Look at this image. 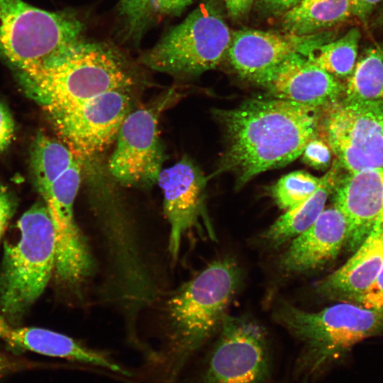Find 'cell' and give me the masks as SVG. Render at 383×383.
<instances>
[{
  "label": "cell",
  "instance_id": "obj_7",
  "mask_svg": "<svg viewBox=\"0 0 383 383\" xmlns=\"http://www.w3.org/2000/svg\"><path fill=\"white\" fill-rule=\"evenodd\" d=\"M216 342L177 383H267L272 357L266 331L254 318L225 315Z\"/></svg>",
  "mask_w": 383,
  "mask_h": 383
},
{
  "label": "cell",
  "instance_id": "obj_20",
  "mask_svg": "<svg viewBox=\"0 0 383 383\" xmlns=\"http://www.w3.org/2000/svg\"><path fill=\"white\" fill-rule=\"evenodd\" d=\"M193 0H119L118 34L124 42L136 44L161 21L180 16Z\"/></svg>",
  "mask_w": 383,
  "mask_h": 383
},
{
  "label": "cell",
  "instance_id": "obj_2",
  "mask_svg": "<svg viewBox=\"0 0 383 383\" xmlns=\"http://www.w3.org/2000/svg\"><path fill=\"white\" fill-rule=\"evenodd\" d=\"M28 94L48 113L101 93L133 89L138 75L116 46L84 38L48 61L19 70Z\"/></svg>",
  "mask_w": 383,
  "mask_h": 383
},
{
  "label": "cell",
  "instance_id": "obj_18",
  "mask_svg": "<svg viewBox=\"0 0 383 383\" xmlns=\"http://www.w3.org/2000/svg\"><path fill=\"white\" fill-rule=\"evenodd\" d=\"M383 266V225H377L340 268L315 286L323 298L355 303Z\"/></svg>",
  "mask_w": 383,
  "mask_h": 383
},
{
  "label": "cell",
  "instance_id": "obj_8",
  "mask_svg": "<svg viewBox=\"0 0 383 383\" xmlns=\"http://www.w3.org/2000/svg\"><path fill=\"white\" fill-rule=\"evenodd\" d=\"M77 160L41 194L52 221L56 249L54 278L62 289L80 296L96 265L88 243L78 226L74 203L82 177Z\"/></svg>",
  "mask_w": 383,
  "mask_h": 383
},
{
  "label": "cell",
  "instance_id": "obj_32",
  "mask_svg": "<svg viewBox=\"0 0 383 383\" xmlns=\"http://www.w3.org/2000/svg\"><path fill=\"white\" fill-rule=\"evenodd\" d=\"M259 6L267 13L282 15L301 0H257Z\"/></svg>",
  "mask_w": 383,
  "mask_h": 383
},
{
  "label": "cell",
  "instance_id": "obj_34",
  "mask_svg": "<svg viewBox=\"0 0 383 383\" xmlns=\"http://www.w3.org/2000/svg\"><path fill=\"white\" fill-rule=\"evenodd\" d=\"M374 24H375L378 27L383 28V1L380 4L377 13L375 16V18L373 21Z\"/></svg>",
  "mask_w": 383,
  "mask_h": 383
},
{
  "label": "cell",
  "instance_id": "obj_12",
  "mask_svg": "<svg viewBox=\"0 0 383 383\" xmlns=\"http://www.w3.org/2000/svg\"><path fill=\"white\" fill-rule=\"evenodd\" d=\"M330 35L325 32L283 35L244 28L232 33L227 56L240 77L266 86L290 57L295 54L305 56L316 46L331 40Z\"/></svg>",
  "mask_w": 383,
  "mask_h": 383
},
{
  "label": "cell",
  "instance_id": "obj_21",
  "mask_svg": "<svg viewBox=\"0 0 383 383\" xmlns=\"http://www.w3.org/2000/svg\"><path fill=\"white\" fill-rule=\"evenodd\" d=\"M349 0H301L282 15L287 33L311 35L336 26L352 16Z\"/></svg>",
  "mask_w": 383,
  "mask_h": 383
},
{
  "label": "cell",
  "instance_id": "obj_33",
  "mask_svg": "<svg viewBox=\"0 0 383 383\" xmlns=\"http://www.w3.org/2000/svg\"><path fill=\"white\" fill-rule=\"evenodd\" d=\"M255 0H223L228 13L232 18L244 16L250 9Z\"/></svg>",
  "mask_w": 383,
  "mask_h": 383
},
{
  "label": "cell",
  "instance_id": "obj_26",
  "mask_svg": "<svg viewBox=\"0 0 383 383\" xmlns=\"http://www.w3.org/2000/svg\"><path fill=\"white\" fill-rule=\"evenodd\" d=\"M301 155L302 160L309 166L324 170L329 167L331 150L327 143L316 136L307 143Z\"/></svg>",
  "mask_w": 383,
  "mask_h": 383
},
{
  "label": "cell",
  "instance_id": "obj_10",
  "mask_svg": "<svg viewBox=\"0 0 383 383\" xmlns=\"http://www.w3.org/2000/svg\"><path fill=\"white\" fill-rule=\"evenodd\" d=\"M323 130L338 165L355 172L383 167V101L345 100L326 110Z\"/></svg>",
  "mask_w": 383,
  "mask_h": 383
},
{
  "label": "cell",
  "instance_id": "obj_22",
  "mask_svg": "<svg viewBox=\"0 0 383 383\" xmlns=\"http://www.w3.org/2000/svg\"><path fill=\"white\" fill-rule=\"evenodd\" d=\"M77 159L61 140L39 133L33 141L30 165L34 184L41 195Z\"/></svg>",
  "mask_w": 383,
  "mask_h": 383
},
{
  "label": "cell",
  "instance_id": "obj_5",
  "mask_svg": "<svg viewBox=\"0 0 383 383\" xmlns=\"http://www.w3.org/2000/svg\"><path fill=\"white\" fill-rule=\"evenodd\" d=\"M232 33L214 6L204 3L140 57L154 71L178 79L217 67L227 56Z\"/></svg>",
  "mask_w": 383,
  "mask_h": 383
},
{
  "label": "cell",
  "instance_id": "obj_9",
  "mask_svg": "<svg viewBox=\"0 0 383 383\" xmlns=\"http://www.w3.org/2000/svg\"><path fill=\"white\" fill-rule=\"evenodd\" d=\"M131 91L110 90L48 114L61 141L82 165L96 158L116 141L123 121L133 110Z\"/></svg>",
  "mask_w": 383,
  "mask_h": 383
},
{
  "label": "cell",
  "instance_id": "obj_30",
  "mask_svg": "<svg viewBox=\"0 0 383 383\" xmlns=\"http://www.w3.org/2000/svg\"><path fill=\"white\" fill-rule=\"evenodd\" d=\"M14 135V121L9 110L0 102V152L11 144Z\"/></svg>",
  "mask_w": 383,
  "mask_h": 383
},
{
  "label": "cell",
  "instance_id": "obj_19",
  "mask_svg": "<svg viewBox=\"0 0 383 383\" xmlns=\"http://www.w3.org/2000/svg\"><path fill=\"white\" fill-rule=\"evenodd\" d=\"M337 160L322 177L316 191L301 204L277 218L264 233V238L273 245H280L295 238L309 227L324 210L327 199L333 192L338 181Z\"/></svg>",
  "mask_w": 383,
  "mask_h": 383
},
{
  "label": "cell",
  "instance_id": "obj_3",
  "mask_svg": "<svg viewBox=\"0 0 383 383\" xmlns=\"http://www.w3.org/2000/svg\"><path fill=\"white\" fill-rule=\"evenodd\" d=\"M275 318L299 343L294 375L314 383L340 362L352 348L383 328V312L341 301L310 312L283 302Z\"/></svg>",
  "mask_w": 383,
  "mask_h": 383
},
{
  "label": "cell",
  "instance_id": "obj_17",
  "mask_svg": "<svg viewBox=\"0 0 383 383\" xmlns=\"http://www.w3.org/2000/svg\"><path fill=\"white\" fill-rule=\"evenodd\" d=\"M1 339L13 349L26 350L99 367L131 380L135 375L109 353L90 348L79 340L51 330L13 326L8 323L4 327Z\"/></svg>",
  "mask_w": 383,
  "mask_h": 383
},
{
  "label": "cell",
  "instance_id": "obj_23",
  "mask_svg": "<svg viewBox=\"0 0 383 383\" xmlns=\"http://www.w3.org/2000/svg\"><path fill=\"white\" fill-rule=\"evenodd\" d=\"M345 100L383 101V41L367 47L344 86Z\"/></svg>",
  "mask_w": 383,
  "mask_h": 383
},
{
  "label": "cell",
  "instance_id": "obj_29",
  "mask_svg": "<svg viewBox=\"0 0 383 383\" xmlns=\"http://www.w3.org/2000/svg\"><path fill=\"white\" fill-rule=\"evenodd\" d=\"M16 204V199L11 193L0 186V240L15 213Z\"/></svg>",
  "mask_w": 383,
  "mask_h": 383
},
{
  "label": "cell",
  "instance_id": "obj_24",
  "mask_svg": "<svg viewBox=\"0 0 383 383\" xmlns=\"http://www.w3.org/2000/svg\"><path fill=\"white\" fill-rule=\"evenodd\" d=\"M360 37V30L352 28L340 38L312 48L305 56L334 77L347 79L353 72L357 60Z\"/></svg>",
  "mask_w": 383,
  "mask_h": 383
},
{
  "label": "cell",
  "instance_id": "obj_1",
  "mask_svg": "<svg viewBox=\"0 0 383 383\" xmlns=\"http://www.w3.org/2000/svg\"><path fill=\"white\" fill-rule=\"evenodd\" d=\"M322 111L273 97L216 109L226 140L216 174L232 172L238 188L263 172L291 163L318 136Z\"/></svg>",
  "mask_w": 383,
  "mask_h": 383
},
{
  "label": "cell",
  "instance_id": "obj_25",
  "mask_svg": "<svg viewBox=\"0 0 383 383\" xmlns=\"http://www.w3.org/2000/svg\"><path fill=\"white\" fill-rule=\"evenodd\" d=\"M321 182V177L305 171H294L281 177L270 188V193L276 204L287 211L309 199Z\"/></svg>",
  "mask_w": 383,
  "mask_h": 383
},
{
  "label": "cell",
  "instance_id": "obj_28",
  "mask_svg": "<svg viewBox=\"0 0 383 383\" xmlns=\"http://www.w3.org/2000/svg\"><path fill=\"white\" fill-rule=\"evenodd\" d=\"M41 364L13 356L0 350V378L6 375L40 367Z\"/></svg>",
  "mask_w": 383,
  "mask_h": 383
},
{
  "label": "cell",
  "instance_id": "obj_11",
  "mask_svg": "<svg viewBox=\"0 0 383 383\" xmlns=\"http://www.w3.org/2000/svg\"><path fill=\"white\" fill-rule=\"evenodd\" d=\"M168 101L132 110L123 121L109 171L126 187L148 188L157 184L165 160L158 131L159 116Z\"/></svg>",
  "mask_w": 383,
  "mask_h": 383
},
{
  "label": "cell",
  "instance_id": "obj_15",
  "mask_svg": "<svg viewBox=\"0 0 383 383\" xmlns=\"http://www.w3.org/2000/svg\"><path fill=\"white\" fill-rule=\"evenodd\" d=\"M348 221L335 206L325 209L313 224L295 237L279 259V267L289 274L318 269L339 253L345 245Z\"/></svg>",
  "mask_w": 383,
  "mask_h": 383
},
{
  "label": "cell",
  "instance_id": "obj_13",
  "mask_svg": "<svg viewBox=\"0 0 383 383\" xmlns=\"http://www.w3.org/2000/svg\"><path fill=\"white\" fill-rule=\"evenodd\" d=\"M206 179L188 156L162 169L157 183L163 194V210L170 226L168 251L179 257L183 238L199 224Z\"/></svg>",
  "mask_w": 383,
  "mask_h": 383
},
{
  "label": "cell",
  "instance_id": "obj_4",
  "mask_svg": "<svg viewBox=\"0 0 383 383\" xmlns=\"http://www.w3.org/2000/svg\"><path fill=\"white\" fill-rule=\"evenodd\" d=\"M20 238L4 243L0 266V312L13 326H21L54 275L55 240L45 202L39 201L18 221Z\"/></svg>",
  "mask_w": 383,
  "mask_h": 383
},
{
  "label": "cell",
  "instance_id": "obj_16",
  "mask_svg": "<svg viewBox=\"0 0 383 383\" xmlns=\"http://www.w3.org/2000/svg\"><path fill=\"white\" fill-rule=\"evenodd\" d=\"M265 87L273 98L323 111L339 101L344 89L337 78L301 54L285 61Z\"/></svg>",
  "mask_w": 383,
  "mask_h": 383
},
{
  "label": "cell",
  "instance_id": "obj_27",
  "mask_svg": "<svg viewBox=\"0 0 383 383\" xmlns=\"http://www.w3.org/2000/svg\"><path fill=\"white\" fill-rule=\"evenodd\" d=\"M355 304L367 309L383 312V266L372 286Z\"/></svg>",
  "mask_w": 383,
  "mask_h": 383
},
{
  "label": "cell",
  "instance_id": "obj_6",
  "mask_svg": "<svg viewBox=\"0 0 383 383\" xmlns=\"http://www.w3.org/2000/svg\"><path fill=\"white\" fill-rule=\"evenodd\" d=\"M84 30L73 13L0 0V57L18 70L52 59L84 38Z\"/></svg>",
  "mask_w": 383,
  "mask_h": 383
},
{
  "label": "cell",
  "instance_id": "obj_31",
  "mask_svg": "<svg viewBox=\"0 0 383 383\" xmlns=\"http://www.w3.org/2000/svg\"><path fill=\"white\" fill-rule=\"evenodd\" d=\"M353 16L362 23H368L374 10L380 6L383 0H349Z\"/></svg>",
  "mask_w": 383,
  "mask_h": 383
},
{
  "label": "cell",
  "instance_id": "obj_14",
  "mask_svg": "<svg viewBox=\"0 0 383 383\" xmlns=\"http://www.w3.org/2000/svg\"><path fill=\"white\" fill-rule=\"evenodd\" d=\"M334 206L345 216V245L355 251L377 225H383V167L349 172L337 181Z\"/></svg>",
  "mask_w": 383,
  "mask_h": 383
}]
</instances>
